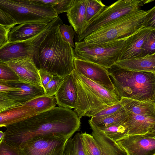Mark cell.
I'll return each mask as SVG.
<instances>
[{
    "instance_id": "1",
    "label": "cell",
    "mask_w": 155,
    "mask_h": 155,
    "mask_svg": "<svg viewBox=\"0 0 155 155\" xmlns=\"http://www.w3.org/2000/svg\"><path fill=\"white\" fill-rule=\"evenodd\" d=\"M80 127V119L73 110L59 106L7 126L2 139L19 148L37 136L53 135L68 140Z\"/></svg>"
},
{
    "instance_id": "2",
    "label": "cell",
    "mask_w": 155,
    "mask_h": 155,
    "mask_svg": "<svg viewBox=\"0 0 155 155\" xmlns=\"http://www.w3.org/2000/svg\"><path fill=\"white\" fill-rule=\"evenodd\" d=\"M59 24L52 30L40 45L35 65L54 76L64 78L74 69V49L63 39Z\"/></svg>"
},
{
    "instance_id": "3",
    "label": "cell",
    "mask_w": 155,
    "mask_h": 155,
    "mask_svg": "<svg viewBox=\"0 0 155 155\" xmlns=\"http://www.w3.org/2000/svg\"><path fill=\"white\" fill-rule=\"evenodd\" d=\"M116 94L121 97L155 102V73L119 68L108 69Z\"/></svg>"
},
{
    "instance_id": "4",
    "label": "cell",
    "mask_w": 155,
    "mask_h": 155,
    "mask_svg": "<svg viewBox=\"0 0 155 155\" xmlns=\"http://www.w3.org/2000/svg\"><path fill=\"white\" fill-rule=\"evenodd\" d=\"M147 13L141 9L130 13L91 33L83 41L93 45L128 37L145 27Z\"/></svg>"
},
{
    "instance_id": "5",
    "label": "cell",
    "mask_w": 155,
    "mask_h": 155,
    "mask_svg": "<svg viewBox=\"0 0 155 155\" xmlns=\"http://www.w3.org/2000/svg\"><path fill=\"white\" fill-rule=\"evenodd\" d=\"M0 9L19 25L29 22L48 24L58 16L51 6L37 0H0Z\"/></svg>"
},
{
    "instance_id": "6",
    "label": "cell",
    "mask_w": 155,
    "mask_h": 155,
    "mask_svg": "<svg viewBox=\"0 0 155 155\" xmlns=\"http://www.w3.org/2000/svg\"><path fill=\"white\" fill-rule=\"evenodd\" d=\"M127 38L93 45H88L83 41L76 42L75 57L110 68L118 60Z\"/></svg>"
},
{
    "instance_id": "7",
    "label": "cell",
    "mask_w": 155,
    "mask_h": 155,
    "mask_svg": "<svg viewBox=\"0 0 155 155\" xmlns=\"http://www.w3.org/2000/svg\"><path fill=\"white\" fill-rule=\"evenodd\" d=\"M153 1L144 0H119L107 6L87 24L81 34L77 35L78 42L87 36L126 15L141 9L144 4Z\"/></svg>"
},
{
    "instance_id": "8",
    "label": "cell",
    "mask_w": 155,
    "mask_h": 155,
    "mask_svg": "<svg viewBox=\"0 0 155 155\" xmlns=\"http://www.w3.org/2000/svg\"><path fill=\"white\" fill-rule=\"evenodd\" d=\"M68 140L53 135L36 136L20 144L22 155H63Z\"/></svg>"
},
{
    "instance_id": "9",
    "label": "cell",
    "mask_w": 155,
    "mask_h": 155,
    "mask_svg": "<svg viewBox=\"0 0 155 155\" xmlns=\"http://www.w3.org/2000/svg\"><path fill=\"white\" fill-rule=\"evenodd\" d=\"M115 142L127 155L155 154V131L128 135Z\"/></svg>"
},
{
    "instance_id": "10",
    "label": "cell",
    "mask_w": 155,
    "mask_h": 155,
    "mask_svg": "<svg viewBox=\"0 0 155 155\" xmlns=\"http://www.w3.org/2000/svg\"><path fill=\"white\" fill-rule=\"evenodd\" d=\"M35 37L27 40L7 42L0 47V63H7L28 56L34 58L38 48Z\"/></svg>"
},
{
    "instance_id": "11",
    "label": "cell",
    "mask_w": 155,
    "mask_h": 155,
    "mask_svg": "<svg viewBox=\"0 0 155 155\" xmlns=\"http://www.w3.org/2000/svg\"><path fill=\"white\" fill-rule=\"evenodd\" d=\"M74 66V70L79 74L107 89L115 92L108 69L95 63L75 57Z\"/></svg>"
},
{
    "instance_id": "12",
    "label": "cell",
    "mask_w": 155,
    "mask_h": 155,
    "mask_svg": "<svg viewBox=\"0 0 155 155\" xmlns=\"http://www.w3.org/2000/svg\"><path fill=\"white\" fill-rule=\"evenodd\" d=\"M6 63L24 83L42 86L38 69L35 64L33 57H26Z\"/></svg>"
},
{
    "instance_id": "13",
    "label": "cell",
    "mask_w": 155,
    "mask_h": 155,
    "mask_svg": "<svg viewBox=\"0 0 155 155\" xmlns=\"http://www.w3.org/2000/svg\"><path fill=\"white\" fill-rule=\"evenodd\" d=\"M155 28L144 27L127 38L118 60L141 57L144 43Z\"/></svg>"
},
{
    "instance_id": "14",
    "label": "cell",
    "mask_w": 155,
    "mask_h": 155,
    "mask_svg": "<svg viewBox=\"0 0 155 155\" xmlns=\"http://www.w3.org/2000/svg\"><path fill=\"white\" fill-rule=\"evenodd\" d=\"M54 95L58 106L72 110L74 108L77 93L71 73L64 77Z\"/></svg>"
},
{
    "instance_id": "15",
    "label": "cell",
    "mask_w": 155,
    "mask_h": 155,
    "mask_svg": "<svg viewBox=\"0 0 155 155\" xmlns=\"http://www.w3.org/2000/svg\"><path fill=\"white\" fill-rule=\"evenodd\" d=\"M126 111L128 116L124 124L128 129V135H144L155 131V117L136 115Z\"/></svg>"
},
{
    "instance_id": "16",
    "label": "cell",
    "mask_w": 155,
    "mask_h": 155,
    "mask_svg": "<svg viewBox=\"0 0 155 155\" xmlns=\"http://www.w3.org/2000/svg\"><path fill=\"white\" fill-rule=\"evenodd\" d=\"M114 65L119 68L129 71L155 73V53L136 58L118 60Z\"/></svg>"
},
{
    "instance_id": "17",
    "label": "cell",
    "mask_w": 155,
    "mask_h": 155,
    "mask_svg": "<svg viewBox=\"0 0 155 155\" xmlns=\"http://www.w3.org/2000/svg\"><path fill=\"white\" fill-rule=\"evenodd\" d=\"M48 24L29 22L15 26L8 34V42L24 41L31 38L41 31Z\"/></svg>"
},
{
    "instance_id": "18",
    "label": "cell",
    "mask_w": 155,
    "mask_h": 155,
    "mask_svg": "<svg viewBox=\"0 0 155 155\" xmlns=\"http://www.w3.org/2000/svg\"><path fill=\"white\" fill-rule=\"evenodd\" d=\"M88 122L92 130L91 135L100 147L101 155H127L114 141L90 120Z\"/></svg>"
},
{
    "instance_id": "19",
    "label": "cell",
    "mask_w": 155,
    "mask_h": 155,
    "mask_svg": "<svg viewBox=\"0 0 155 155\" xmlns=\"http://www.w3.org/2000/svg\"><path fill=\"white\" fill-rule=\"evenodd\" d=\"M9 83L19 89L11 91L7 93V95L11 99L21 103L45 95L44 90L41 86L22 83Z\"/></svg>"
},
{
    "instance_id": "20",
    "label": "cell",
    "mask_w": 155,
    "mask_h": 155,
    "mask_svg": "<svg viewBox=\"0 0 155 155\" xmlns=\"http://www.w3.org/2000/svg\"><path fill=\"white\" fill-rule=\"evenodd\" d=\"M37 114L31 107L21 105L0 112V127H5Z\"/></svg>"
},
{
    "instance_id": "21",
    "label": "cell",
    "mask_w": 155,
    "mask_h": 155,
    "mask_svg": "<svg viewBox=\"0 0 155 155\" xmlns=\"http://www.w3.org/2000/svg\"><path fill=\"white\" fill-rule=\"evenodd\" d=\"M88 0H74L72 4L67 12L68 21L77 35L84 31L85 25V18Z\"/></svg>"
},
{
    "instance_id": "22",
    "label": "cell",
    "mask_w": 155,
    "mask_h": 155,
    "mask_svg": "<svg viewBox=\"0 0 155 155\" xmlns=\"http://www.w3.org/2000/svg\"><path fill=\"white\" fill-rule=\"evenodd\" d=\"M120 102L127 111L135 114L148 117H155V102L138 101L121 97Z\"/></svg>"
},
{
    "instance_id": "23",
    "label": "cell",
    "mask_w": 155,
    "mask_h": 155,
    "mask_svg": "<svg viewBox=\"0 0 155 155\" xmlns=\"http://www.w3.org/2000/svg\"><path fill=\"white\" fill-rule=\"evenodd\" d=\"M76 72L77 75L81 81L92 90L105 104L110 106L120 101V98L115 92L107 89Z\"/></svg>"
},
{
    "instance_id": "24",
    "label": "cell",
    "mask_w": 155,
    "mask_h": 155,
    "mask_svg": "<svg viewBox=\"0 0 155 155\" xmlns=\"http://www.w3.org/2000/svg\"><path fill=\"white\" fill-rule=\"evenodd\" d=\"M21 104L29 106L38 114L56 107L57 102L55 96L50 97L44 95L22 103Z\"/></svg>"
},
{
    "instance_id": "25",
    "label": "cell",
    "mask_w": 155,
    "mask_h": 155,
    "mask_svg": "<svg viewBox=\"0 0 155 155\" xmlns=\"http://www.w3.org/2000/svg\"><path fill=\"white\" fill-rule=\"evenodd\" d=\"M128 116L127 111L123 108L104 118L91 122L99 128L107 127L125 123L127 120Z\"/></svg>"
},
{
    "instance_id": "26",
    "label": "cell",
    "mask_w": 155,
    "mask_h": 155,
    "mask_svg": "<svg viewBox=\"0 0 155 155\" xmlns=\"http://www.w3.org/2000/svg\"><path fill=\"white\" fill-rule=\"evenodd\" d=\"M63 155H85L81 134L78 133L73 138H70L67 140Z\"/></svg>"
},
{
    "instance_id": "27",
    "label": "cell",
    "mask_w": 155,
    "mask_h": 155,
    "mask_svg": "<svg viewBox=\"0 0 155 155\" xmlns=\"http://www.w3.org/2000/svg\"><path fill=\"white\" fill-rule=\"evenodd\" d=\"M99 128L115 142L128 135V129L124 123Z\"/></svg>"
},
{
    "instance_id": "28",
    "label": "cell",
    "mask_w": 155,
    "mask_h": 155,
    "mask_svg": "<svg viewBox=\"0 0 155 155\" xmlns=\"http://www.w3.org/2000/svg\"><path fill=\"white\" fill-rule=\"evenodd\" d=\"M81 136L85 155H101L100 147L91 134L85 132Z\"/></svg>"
},
{
    "instance_id": "29",
    "label": "cell",
    "mask_w": 155,
    "mask_h": 155,
    "mask_svg": "<svg viewBox=\"0 0 155 155\" xmlns=\"http://www.w3.org/2000/svg\"><path fill=\"white\" fill-rule=\"evenodd\" d=\"M106 6L101 0H88L86 9L85 28L88 23L101 12Z\"/></svg>"
},
{
    "instance_id": "30",
    "label": "cell",
    "mask_w": 155,
    "mask_h": 155,
    "mask_svg": "<svg viewBox=\"0 0 155 155\" xmlns=\"http://www.w3.org/2000/svg\"><path fill=\"white\" fill-rule=\"evenodd\" d=\"M0 80L8 83H24L6 63H0Z\"/></svg>"
},
{
    "instance_id": "31",
    "label": "cell",
    "mask_w": 155,
    "mask_h": 155,
    "mask_svg": "<svg viewBox=\"0 0 155 155\" xmlns=\"http://www.w3.org/2000/svg\"><path fill=\"white\" fill-rule=\"evenodd\" d=\"M123 108L119 101L95 113L92 116L90 120L93 122L100 120L118 111Z\"/></svg>"
},
{
    "instance_id": "32",
    "label": "cell",
    "mask_w": 155,
    "mask_h": 155,
    "mask_svg": "<svg viewBox=\"0 0 155 155\" xmlns=\"http://www.w3.org/2000/svg\"><path fill=\"white\" fill-rule=\"evenodd\" d=\"M59 29L61 36L64 41L69 43L74 48H75L74 38L75 35V31L72 26L62 24L59 26Z\"/></svg>"
},
{
    "instance_id": "33",
    "label": "cell",
    "mask_w": 155,
    "mask_h": 155,
    "mask_svg": "<svg viewBox=\"0 0 155 155\" xmlns=\"http://www.w3.org/2000/svg\"><path fill=\"white\" fill-rule=\"evenodd\" d=\"M64 78L53 75L52 77L44 89L45 95L54 96Z\"/></svg>"
},
{
    "instance_id": "34",
    "label": "cell",
    "mask_w": 155,
    "mask_h": 155,
    "mask_svg": "<svg viewBox=\"0 0 155 155\" xmlns=\"http://www.w3.org/2000/svg\"><path fill=\"white\" fill-rule=\"evenodd\" d=\"M21 104L11 99L6 93L0 92V112L21 105Z\"/></svg>"
},
{
    "instance_id": "35",
    "label": "cell",
    "mask_w": 155,
    "mask_h": 155,
    "mask_svg": "<svg viewBox=\"0 0 155 155\" xmlns=\"http://www.w3.org/2000/svg\"><path fill=\"white\" fill-rule=\"evenodd\" d=\"M0 155H22L19 148L2 139L0 141Z\"/></svg>"
},
{
    "instance_id": "36",
    "label": "cell",
    "mask_w": 155,
    "mask_h": 155,
    "mask_svg": "<svg viewBox=\"0 0 155 155\" xmlns=\"http://www.w3.org/2000/svg\"><path fill=\"white\" fill-rule=\"evenodd\" d=\"M155 31L153 32L145 41L142 48V56L155 53Z\"/></svg>"
},
{
    "instance_id": "37",
    "label": "cell",
    "mask_w": 155,
    "mask_h": 155,
    "mask_svg": "<svg viewBox=\"0 0 155 155\" xmlns=\"http://www.w3.org/2000/svg\"><path fill=\"white\" fill-rule=\"evenodd\" d=\"M74 0H58L57 3L52 7L57 15L66 12L71 7Z\"/></svg>"
},
{
    "instance_id": "38",
    "label": "cell",
    "mask_w": 155,
    "mask_h": 155,
    "mask_svg": "<svg viewBox=\"0 0 155 155\" xmlns=\"http://www.w3.org/2000/svg\"><path fill=\"white\" fill-rule=\"evenodd\" d=\"M17 24L8 14L0 9V25L11 28Z\"/></svg>"
},
{
    "instance_id": "39",
    "label": "cell",
    "mask_w": 155,
    "mask_h": 155,
    "mask_svg": "<svg viewBox=\"0 0 155 155\" xmlns=\"http://www.w3.org/2000/svg\"><path fill=\"white\" fill-rule=\"evenodd\" d=\"M145 17V27L155 28V6L147 11Z\"/></svg>"
},
{
    "instance_id": "40",
    "label": "cell",
    "mask_w": 155,
    "mask_h": 155,
    "mask_svg": "<svg viewBox=\"0 0 155 155\" xmlns=\"http://www.w3.org/2000/svg\"><path fill=\"white\" fill-rule=\"evenodd\" d=\"M39 74L44 90L52 78L53 75L41 69H38Z\"/></svg>"
},
{
    "instance_id": "41",
    "label": "cell",
    "mask_w": 155,
    "mask_h": 155,
    "mask_svg": "<svg viewBox=\"0 0 155 155\" xmlns=\"http://www.w3.org/2000/svg\"><path fill=\"white\" fill-rule=\"evenodd\" d=\"M11 28L0 25V47L8 42V34Z\"/></svg>"
},
{
    "instance_id": "42",
    "label": "cell",
    "mask_w": 155,
    "mask_h": 155,
    "mask_svg": "<svg viewBox=\"0 0 155 155\" xmlns=\"http://www.w3.org/2000/svg\"><path fill=\"white\" fill-rule=\"evenodd\" d=\"M19 89L11 85L9 83L0 80V92L7 94L11 91Z\"/></svg>"
},
{
    "instance_id": "43",
    "label": "cell",
    "mask_w": 155,
    "mask_h": 155,
    "mask_svg": "<svg viewBox=\"0 0 155 155\" xmlns=\"http://www.w3.org/2000/svg\"><path fill=\"white\" fill-rule=\"evenodd\" d=\"M37 1L41 3L50 5L52 7L57 3L58 0H37Z\"/></svg>"
},
{
    "instance_id": "44",
    "label": "cell",
    "mask_w": 155,
    "mask_h": 155,
    "mask_svg": "<svg viewBox=\"0 0 155 155\" xmlns=\"http://www.w3.org/2000/svg\"><path fill=\"white\" fill-rule=\"evenodd\" d=\"M5 135L4 132H3L2 131H0V140H2Z\"/></svg>"
},
{
    "instance_id": "45",
    "label": "cell",
    "mask_w": 155,
    "mask_h": 155,
    "mask_svg": "<svg viewBox=\"0 0 155 155\" xmlns=\"http://www.w3.org/2000/svg\"><path fill=\"white\" fill-rule=\"evenodd\" d=\"M155 155V154H154V155Z\"/></svg>"
}]
</instances>
